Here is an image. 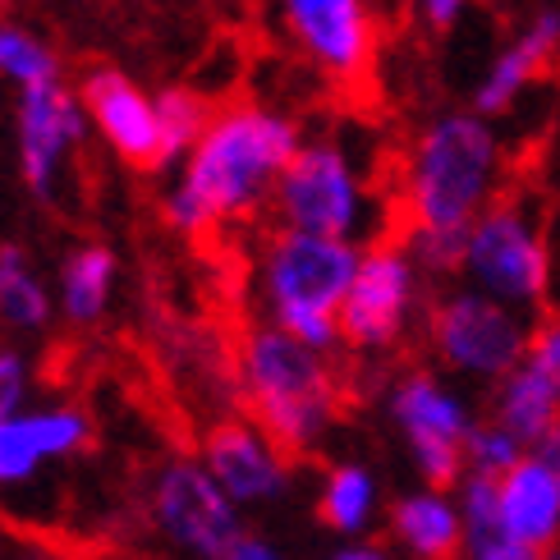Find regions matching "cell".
Listing matches in <instances>:
<instances>
[{"label":"cell","instance_id":"cell-1","mask_svg":"<svg viewBox=\"0 0 560 560\" xmlns=\"http://www.w3.org/2000/svg\"><path fill=\"white\" fill-rule=\"evenodd\" d=\"M299 148L303 129L285 110L258 102L217 106L212 125L179 166V179L161 198V217L184 240H207L221 225L262 217Z\"/></svg>","mask_w":560,"mask_h":560},{"label":"cell","instance_id":"cell-2","mask_svg":"<svg viewBox=\"0 0 560 560\" xmlns=\"http://www.w3.org/2000/svg\"><path fill=\"white\" fill-rule=\"evenodd\" d=\"M510 189L501 133L478 110H441L409 138L395 175V240L469 235V225Z\"/></svg>","mask_w":560,"mask_h":560},{"label":"cell","instance_id":"cell-3","mask_svg":"<svg viewBox=\"0 0 560 560\" xmlns=\"http://www.w3.org/2000/svg\"><path fill=\"white\" fill-rule=\"evenodd\" d=\"M235 382L248 418L290 459L317 455L340 423L345 372L331 363V354L294 340L271 322L244 331L235 349Z\"/></svg>","mask_w":560,"mask_h":560},{"label":"cell","instance_id":"cell-4","mask_svg":"<svg viewBox=\"0 0 560 560\" xmlns=\"http://www.w3.org/2000/svg\"><path fill=\"white\" fill-rule=\"evenodd\" d=\"M359 258L363 244L271 225L258 248V267H253L267 322L290 331L294 340L322 349V354H336L340 303L359 271Z\"/></svg>","mask_w":560,"mask_h":560},{"label":"cell","instance_id":"cell-5","mask_svg":"<svg viewBox=\"0 0 560 560\" xmlns=\"http://www.w3.org/2000/svg\"><path fill=\"white\" fill-rule=\"evenodd\" d=\"M459 280L528 317L551 313L560 280H556V253H551V221L542 217L538 198L524 194L520 184H510L469 225V235H464Z\"/></svg>","mask_w":560,"mask_h":560},{"label":"cell","instance_id":"cell-6","mask_svg":"<svg viewBox=\"0 0 560 560\" xmlns=\"http://www.w3.org/2000/svg\"><path fill=\"white\" fill-rule=\"evenodd\" d=\"M271 221L349 244H363L368 230L372 240H390L377 235V194L368 189V175L336 138H303L285 175L276 179Z\"/></svg>","mask_w":560,"mask_h":560},{"label":"cell","instance_id":"cell-7","mask_svg":"<svg viewBox=\"0 0 560 560\" xmlns=\"http://www.w3.org/2000/svg\"><path fill=\"white\" fill-rule=\"evenodd\" d=\"M533 322L510 303L482 294L474 285H451L436 290L428 299L423 313V336L432 349V363L459 382H478V386H497L501 377L520 368Z\"/></svg>","mask_w":560,"mask_h":560},{"label":"cell","instance_id":"cell-8","mask_svg":"<svg viewBox=\"0 0 560 560\" xmlns=\"http://www.w3.org/2000/svg\"><path fill=\"white\" fill-rule=\"evenodd\" d=\"M386 418L400 432L413 474L423 487L455 492L464 482V446L478 428V413L464 395L446 382L441 368H405L386 386Z\"/></svg>","mask_w":560,"mask_h":560},{"label":"cell","instance_id":"cell-9","mask_svg":"<svg viewBox=\"0 0 560 560\" xmlns=\"http://www.w3.org/2000/svg\"><path fill=\"white\" fill-rule=\"evenodd\" d=\"M423 271L409 258L400 240L363 244L359 271L349 280V294L340 303V345L354 354H386L395 349L423 308Z\"/></svg>","mask_w":560,"mask_h":560},{"label":"cell","instance_id":"cell-10","mask_svg":"<svg viewBox=\"0 0 560 560\" xmlns=\"http://www.w3.org/2000/svg\"><path fill=\"white\" fill-rule=\"evenodd\" d=\"M148 505L161 538L179 556L194 560H225V551L244 533V510L225 497V487L198 455H179L161 464Z\"/></svg>","mask_w":560,"mask_h":560},{"label":"cell","instance_id":"cell-11","mask_svg":"<svg viewBox=\"0 0 560 560\" xmlns=\"http://www.w3.org/2000/svg\"><path fill=\"white\" fill-rule=\"evenodd\" d=\"M299 56L340 92H363L377 74V14L368 0H276Z\"/></svg>","mask_w":560,"mask_h":560},{"label":"cell","instance_id":"cell-12","mask_svg":"<svg viewBox=\"0 0 560 560\" xmlns=\"http://www.w3.org/2000/svg\"><path fill=\"white\" fill-rule=\"evenodd\" d=\"M14 133H19L23 184H28L33 198L51 202L69 171V156L83 148V133H88V110L79 102V92L65 88V79L23 88L14 110Z\"/></svg>","mask_w":560,"mask_h":560},{"label":"cell","instance_id":"cell-13","mask_svg":"<svg viewBox=\"0 0 560 560\" xmlns=\"http://www.w3.org/2000/svg\"><path fill=\"white\" fill-rule=\"evenodd\" d=\"M79 102L88 125L102 133V143L133 171H166V148H161L156 92L138 88L125 69L97 65L79 83Z\"/></svg>","mask_w":560,"mask_h":560},{"label":"cell","instance_id":"cell-14","mask_svg":"<svg viewBox=\"0 0 560 560\" xmlns=\"http://www.w3.org/2000/svg\"><path fill=\"white\" fill-rule=\"evenodd\" d=\"M487 418L515 432L528 451L551 432V423L560 418V308L533 322L520 368L492 386Z\"/></svg>","mask_w":560,"mask_h":560},{"label":"cell","instance_id":"cell-15","mask_svg":"<svg viewBox=\"0 0 560 560\" xmlns=\"http://www.w3.org/2000/svg\"><path fill=\"white\" fill-rule=\"evenodd\" d=\"M198 459L212 469V478L240 510L285 501L294 482V459L253 418H221L217 428H207Z\"/></svg>","mask_w":560,"mask_h":560},{"label":"cell","instance_id":"cell-16","mask_svg":"<svg viewBox=\"0 0 560 560\" xmlns=\"http://www.w3.org/2000/svg\"><path fill=\"white\" fill-rule=\"evenodd\" d=\"M88 441L92 418L79 405H28L0 418V487H19L46 464L83 455Z\"/></svg>","mask_w":560,"mask_h":560},{"label":"cell","instance_id":"cell-17","mask_svg":"<svg viewBox=\"0 0 560 560\" xmlns=\"http://www.w3.org/2000/svg\"><path fill=\"white\" fill-rule=\"evenodd\" d=\"M556 65H560V10H538L515 33V42L501 46L497 60L487 65L482 83L474 88V110L482 120H501V115L515 110L533 92V83H542Z\"/></svg>","mask_w":560,"mask_h":560},{"label":"cell","instance_id":"cell-18","mask_svg":"<svg viewBox=\"0 0 560 560\" xmlns=\"http://www.w3.org/2000/svg\"><path fill=\"white\" fill-rule=\"evenodd\" d=\"M386 528L409 560H459L464 556V515L455 492L413 487L390 501Z\"/></svg>","mask_w":560,"mask_h":560},{"label":"cell","instance_id":"cell-19","mask_svg":"<svg viewBox=\"0 0 560 560\" xmlns=\"http://www.w3.org/2000/svg\"><path fill=\"white\" fill-rule=\"evenodd\" d=\"M501 520L533 551L560 547V478L538 455H524L505 478H497Z\"/></svg>","mask_w":560,"mask_h":560},{"label":"cell","instance_id":"cell-20","mask_svg":"<svg viewBox=\"0 0 560 560\" xmlns=\"http://www.w3.org/2000/svg\"><path fill=\"white\" fill-rule=\"evenodd\" d=\"M115 276L120 262L106 244H79L65 253L60 276H56V308L69 326H97L110 313Z\"/></svg>","mask_w":560,"mask_h":560},{"label":"cell","instance_id":"cell-21","mask_svg":"<svg viewBox=\"0 0 560 560\" xmlns=\"http://www.w3.org/2000/svg\"><path fill=\"white\" fill-rule=\"evenodd\" d=\"M459 515H464V560H538L542 551L524 547L515 533L501 520V501H497V478H478L464 474L455 487Z\"/></svg>","mask_w":560,"mask_h":560},{"label":"cell","instance_id":"cell-22","mask_svg":"<svg viewBox=\"0 0 560 560\" xmlns=\"http://www.w3.org/2000/svg\"><path fill=\"white\" fill-rule=\"evenodd\" d=\"M56 317V290L37 276L28 248L0 244V326L14 336H42Z\"/></svg>","mask_w":560,"mask_h":560},{"label":"cell","instance_id":"cell-23","mask_svg":"<svg viewBox=\"0 0 560 560\" xmlns=\"http://www.w3.org/2000/svg\"><path fill=\"white\" fill-rule=\"evenodd\" d=\"M382 510V482L363 464H331L317 487V515L340 538H363Z\"/></svg>","mask_w":560,"mask_h":560},{"label":"cell","instance_id":"cell-24","mask_svg":"<svg viewBox=\"0 0 560 560\" xmlns=\"http://www.w3.org/2000/svg\"><path fill=\"white\" fill-rule=\"evenodd\" d=\"M217 106L194 88H161L156 92V120H161V148H166V166H184L198 138L212 125Z\"/></svg>","mask_w":560,"mask_h":560},{"label":"cell","instance_id":"cell-25","mask_svg":"<svg viewBox=\"0 0 560 560\" xmlns=\"http://www.w3.org/2000/svg\"><path fill=\"white\" fill-rule=\"evenodd\" d=\"M0 79H10L19 92L23 88H42L60 79V60L46 42H37L28 28L19 23H0Z\"/></svg>","mask_w":560,"mask_h":560},{"label":"cell","instance_id":"cell-26","mask_svg":"<svg viewBox=\"0 0 560 560\" xmlns=\"http://www.w3.org/2000/svg\"><path fill=\"white\" fill-rule=\"evenodd\" d=\"M524 455L528 446L515 432H505L497 418H478V428L469 432V446H464V469L478 478H505Z\"/></svg>","mask_w":560,"mask_h":560},{"label":"cell","instance_id":"cell-27","mask_svg":"<svg viewBox=\"0 0 560 560\" xmlns=\"http://www.w3.org/2000/svg\"><path fill=\"white\" fill-rule=\"evenodd\" d=\"M28 390H33V368L19 349L0 345V418H10L19 409H28Z\"/></svg>","mask_w":560,"mask_h":560},{"label":"cell","instance_id":"cell-28","mask_svg":"<svg viewBox=\"0 0 560 560\" xmlns=\"http://www.w3.org/2000/svg\"><path fill=\"white\" fill-rule=\"evenodd\" d=\"M469 5L474 0H418V19H423L432 33H451Z\"/></svg>","mask_w":560,"mask_h":560},{"label":"cell","instance_id":"cell-29","mask_svg":"<svg viewBox=\"0 0 560 560\" xmlns=\"http://www.w3.org/2000/svg\"><path fill=\"white\" fill-rule=\"evenodd\" d=\"M225 560H290L285 551H280L271 538H262V533H240V542L225 551Z\"/></svg>","mask_w":560,"mask_h":560},{"label":"cell","instance_id":"cell-30","mask_svg":"<svg viewBox=\"0 0 560 560\" xmlns=\"http://www.w3.org/2000/svg\"><path fill=\"white\" fill-rule=\"evenodd\" d=\"M331 560H395L382 542H368V538H349L345 547L331 551Z\"/></svg>","mask_w":560,"mask_h":560},{"label":"cell","instance_id":"cell-31","mask_svg":"<svg viewBox=\"0 0 560 560\" xmlns=\"http://www.w3.org/2000/svg\"><path fill=\"white\" fill-rule=\"evenodd\" d=\"M533 455H538L542 464H547V469L560 478V418H556V423H551V432L538 441V446H533Z\"/></svg>","mask_w":560,"mask_h":560},{"label":"cell","instance_id":"cell-32","mask_svg":"<svg viewBox=\"0 0 560 560\" xmlns=\"http://www.w3.org/2000/svg\"><path fill=\"white\" fill-rule=\"evenodd\" d=\"M538 560H560V547H551V551H542Z\"/></svg>","mask_w":560,"mask_h":560}]
</instances>
